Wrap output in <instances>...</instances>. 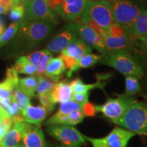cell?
Segmentation results:
<instances>
[{
    "instance_id": "cell-30",
    "label": "cell",
    "mask_w": 147,
    "mask_h": 147,
    "mask_svg": "<svg viewBox=\"0 0 147 147\" xmlns=\"http://www.w3.org/2000/svg\"><path fill=\"white\" fill-rule=\"evenodd\" d=\"M57 82H54L49 78L44 76H38V85L36 92L38 95L50 92Z\"/></svg>"
},
{
    "instance_id": "cell-25",
    "label": "cell",
    "mask_w": 147,
    "mask_h": 147,
    "mask_svg": "<svg viewBox=\"0 0 147 147\" xmlns=\"http://www.w3.org/2000/svg\"><path fill=\"white\" fill-rule=\"evenodd\" d=\"M134 38H140L147 35V8L141 12L134 26Z\"/></svg>"
},
{
    "instance_id": "cell-7",
    "label": "cell",
    "mask_w": 147,
    "mask_h": 147,
    "mask_svg": "<svg viewBox=\"0 0 147 147\" xmlns=\"http://www.w3.org/2000/svg\"><path fill=\"white\" fill-rule=\"evenodd\" d=\"M136 102L133 97L122 95L116 98L109 97L104 104L95 106V110L96 113L100 112L104 117L116 124Z\"/></svg>"
},
{
    "instance_id": "cell-37",
    "label": "cell",
    "mask_w": 147,
    "mask_h": 147,
    "mask_svg": "<svg viewBox=\"0 0 147 147\" xmlns=\"http://www.w3.org/2000/svg\"><path fill=\"white\" fill-rule=\"evenodd\" d=\"M104 34L108 35V36L113 37V38H119V37L124 36V35H127L123 29H122V27L117 23L113 24L108 29V32L104 33Z\"/></svg>"
},
{
    "instance_id": "cell-17",
    "label": "cell",
    "mask_w": 147,
    "mask_h": 147,
    "mask_svg": "<svg viewBox=\"0 0 147 147\" xmlns=\"http://www.w3.org/2000/svg\"><path fill=\"white\" fill-rule=\"evenodd\" d=\"M29 61L36 66V76H43L45 74L48 63L53 58V55L48 49H43L31 53L27 56Z\"/></svg>"
},
{
    "instance_id": "cell-54",
    "label": "cell",
    "mask_w": 147,
    "mask_h": 147,
    "mask_svg": "<svg viewBox=\"0 0 147 147\" xmlns=\"http://www.w3.org/2000/svg\"><path fill=\"white\" fill-rule=\"evenodd\" d=\"M61 147H66V146H62Z\"/></svg>"
},
{
    "instance_id": "cell-20",
    "label": "cell",
    "mask_w": 147,
    "mask_h": 147,
    "mask_svg": "<svg viewBox=\"0 0 147 147\" xmlns=\"http://www.w3.org/2000/svg\"><path fill=\"white\" fill-rule=\"evenodd\" d=\"M104 38L107 51H117L122 49L129 51L134 40L127 35H124L119 38H113L108 35L104 34Z\"/></svg>"
},
{
    "instance_id": "cell-15",
    "label": "cell",
    "mask_w": 147,
    "mask_h": 147,
    "mask_svg": "<svg viewBox=\"0 0 147 147\" xmlns=\"http://www.w3.org/2000/svg\"><path fill=\"white\" fill-rule=\"evenodd\" d=\"M73 93L70 84L66 80L56 83L49 92L51 102L55 105L71 100Z\"/></svg>"
},
{
    "instance_id": "cell-39",
    "label": "cell",
    "mask_w": 147,
    "mask_h": 147,
    "mask_svg": "<svg viewBox=\"0 0 147 147\" xmlns=\"http://www.w3.org/2000/svg\"><path fill=\"white\" fill-rule=\"evenodd\" d=\"M5 111L8 113V114L10 115L11 119L13 118V117H16L17 115H22V112L20 110L19 107H18V104H16V102L14 100L13 97H12V100L10 104L9 105L8 108L5 109Z\"/></svg>"
},
{
    "instance_id": "cell-12",
    "label": "cell",
    "mask_w": 147,
    "mask_h": 147,
    "mask_svg": "<svg viewBox=\"0 0 147 147\" xmlns=\"http://www.w3.org/2000/svg\"><path fill=\"white\" fill-rule=\"evenodd\" d=\"M78 38L71 23L62 27L60 32L47 45V49L53 53H61L69 44Z\"/></svg>"
},
{
    "instance_id": "cell-16",
    "label": "cell",
    "mask_w": 147,
    "mask_h": 147,
    "mask_svg": "<svg viewBox=\"0 0 147 147\" xmlns=\"http://www.w3.org/2000/svg\"><path fill=\"white\" fill-rule=\"evenodd\" d=\"M48 111L42 106L29 105L22 111L24 122L40 127L48 115Z\"/></svg>"
},
{
    "instance_id": "cell-52",
    "label": "cell",
    "mask_w": 147,
    "mask_h": 147,
    "mask_svg": "<svg viewBox=\"0 0 147 147\" xmlns=\"http://www.w3.org/2000/svg\"><path fill=\"white\" fill-rule=\"evenodd\" d=\"M27 0H21V4H23V3H25Z\"/></svg>"
},
{
    "instance_id": "cell-22",
    "label": "cell",
    "mask_w": 147,
    "mask_h": 147,
    "mask_svg": "<svg viewBox=\"0 0 147 147\" xmlns=\"http://www.w3.org/2000/svg\"><path fill=\"white\" fill-rule=\"evenodd\" d=\"M38 85V76H30L20 78L18 80V88L29 97L34 96Z\"/></svg>"
},
{
    "instance_id": "cell-46",
    "label": "cell",
    "mask_w": 147,
    "mask_h": 147,
    "mask_svg": "<svg viewBox=\"0 0 147 147\" xmlns=\"http://www.w3.org/2000/svg\"><path fill=\"white\" fill-rule=\"evenodd\" d=\"M0 27H1V28H5L4 18L1 16H0Z\"/></svg>"
},
{
    "instance_id": "cell-49",
    "label": "cell",
    "mask_w": 147,
    "mask_h": 147,
    "mask_svg": "<svg viewBox=\"0 0 147 147\" xmlns=\"http://www.w3.org/2000/svg\"><path fill=\"white\" fill-rule=\"evenodd\" d=\"M4 29L5 28H1V27H0V36H1V34H2L3 32H4Z\"/></svg>"
},
{
    "instance_id": "cell-42",
    "label": "cell",
    "mask_w": 147,
    "mask_h": 147,
    "mask_svg": "<svg viewBox=\"0 0 147 147\" xmlns=\"http://www.w3.org/2000/svg\"><path fill=\"white\" fill-rule=\"evenodd\" d=\"M82 110L85 117H94L96 113L95 106L89 102L82 106Z\"/></svg>"
},
{
    "instance_id": "cell-1",
    "label": "cell",
    "mask_w": 147,
    "mask_h": 147,
    "mask_svg": "<svg viewBox=\"0 0 147 147\" xmlns=\"http://www.w3.org/2000/svg\"><path fill=\"white\" fill-rule=\"evenodd\" d=\"M113 11L116 23L129 37L133 38L135 22L145 7L138 0H106Z\"/></svg>"
},
{
    "instance_id": "cell-41",
    "label": "cell",
    "mask_w": 147,
    "mask_h": 147,
    "mask_svg": "<svg viewBox=\"0 0 147 147\" xmlns=\"http://www.w3.org/2000/svg\"><path fill=\"white\" fill-rule=\"evenodd\" d=\"M89 93H73L71 100L74 102L78 103L80 105L83 106L86 103L89 102Z\"/></svg>"
},
{
    "instance_id": "cell-34",
    "label": "cell",
    "mask_w": 147,
    "mask_h": 147,
    "mask_svg": "<svg viewBox=\"0 0 147 147\" xmlns=\"http://www.w3.org/2000/svg\"><path fill=\"white\" fill-rule=\"evenodd\" d=\"M46 125L48 126L53 125H68V116L57 112L54 115L48 119Z\"/></svg>"
},
{
    "instance_id": "cell-33",
    "label": "cell",
    "mask_w": 147,
    "mask_h": 147,
    "mask_svg": "<svg viewBox=\"0 0 147 147\" xmlns=\"http://www.w3.org/2000/svg\"><path fill=\"white\" fill-rule=\"evenodd\" d=\"M82 106L78 103L74 102L72 100L67 101V102H63L61 104L58 110V113L63 114V115H69V113L76 111L77 110L82 109Z\"/></svg>"
},
{
    "instance_id": "cell-29",
    "label": "cell",
    "mask_w": 147,
    "mask_h": 147,
    "mask_svg": "<svg viewBox=\"0 0 147 147\" xmlns=\"http://www.w3.org/2000/svg\"><path fill=\"white\" fill-rule=\"evenodd\" d=\"M19 23L20 22L12 23L9 25L8 28L4 30V32L0 36V48L8 43L16 36V34H17L18 27H19Z\"/></svg>"
},
{
    "instance_id": "cell-19",
    "label": "cell",
    "mask_w": 147,
    "mask_h": 147,
    "mask_svg": "<svg viewBox=\"0 0 147 147\" xmlns=\"http://www.w3.org/2000/svg\"><path fill=\"white\" fill-rule=\"evenodd\" d=\"M66 67L61 56L52 58L47 66L45 75L54 82L59 80L61 75L65 72Z\"/></svg>"
},
{
    "instance_id": "cell-32",
    "label": "cell",
    "mask_w": 147,
    "mask_h": 147,
    "mask_svg": "<svg viewBox=\"0 0 147 147\" xmlns=\"http://www.w3.org/2000/svg\"><path fill=\"white\" fill-rule=\"evenodd\" d=\"M25 10L23 4H19L14 6L9 11L8 16L10 20L13 23H18L21 22V20L25 16Z\"/></svg>"
},
{
    "instance_id": "cell-44",
    "label": "cell",
    "mask_w": 147,
    "mask_h": 147,
    "mask_svg": "<svg viewBox=\"0 0 147 147\" xmlns=\"http://www.w3.org/2000/svg\"><path fill=\"white\" fill-rule=\"evenodd\" d=\"M61 56L62 59H63L64 63H65V67H67L69 70H70V69L72 68L75 65V64H76L77 61L74 59H72V58L68 57L63 56V55H61Z\"/></svg>"
},
{
    "instance_id": "cell-23",
    "label": "cell",
    "mask_w": 147,
    "mask_h": 147,
    "mask_svg": "<svg viewBox=\"0 0 147 147\" xmlns=\"http://www.w3.org/2000/svg\"><path fill=\"white\" fill-rule=\"evenodd\" d=\"M70 86L74 93H89L90 90L94 89H103L105 86V82L99 80L93 84H85L80 78H77L70 82Z\"/></svg>"
},
{
    "instance_id": "cell-3",
    "label": "cell",
    "mask_w": 147,
    "mask_h": 147,
    "mask_svg": "<svg viewBox=\"0 0 147 147\" xmlns=\"http://www.w3.org/2000/svg\"><path fill=\"white\" fill-rule=\"evenodd\" d=\"M102 55L101 63L113 67L125 76L132 75L142 78L144 69L127 50L106 51Z\"/></svg>"
},
{
    "instance_id": "cell-53",
    "label": "cell",
    "mask_w": 147,
    "mask_h": 147,
    "mask_svg": "<svg viewBox=\"0 0 147 147\" xmlns=\"http://www.w3.org/2000/svg\"><path fill=\"white\" fill-rule=\"evenodd\" d=\"M0 147H3V146H1V145H0Z\"/></svg>"
},
{
    "instance_id": "cell-45",
    "label": "cell",
    "mask_w": 147,
    "mask_h": 147,
    "mask_svg": "<svg viewBox=\"0 0 147 147\" xmlns=\"http://www.w3.org/2000/svg\"><path fill=\"white\" fill-rule=\"evenodd\" d=\"M9 117H10V115L5 111L4 108H3L0 106V122L1 121H3L5 119L9 118Z\"/></svg>"
},
{
    "instance_id": "cell-40",
    "label": "cell",
    "mask_w": 147,
    "mask_h": 147,
    "mask_svg": "<svg viewBox=\"0 0 147 147\" xmlns=\"http://www.w3.org/2000/svg\"><path fill=\"white\" fill-rule=\"evenodd\" d=\"M19 4H21V0H0V6L5 11L6 14L14 6Z\"/></svg>"
},
{
    "instance_id": "cell-11",
    "label": "cell",
    "mask_w": 147,
    "mask_h": 147,
    "mask_svg": "<svg viewBox=\"0 0 147 147\" xmlns=\"http://www.w3.org/2000/svg\"><path fill=\"white\" fill-rule=\"evenodd\" d=\"M71 23L78 38L89 45L91 49L93 48L95 50L100 51L102 54L107 51L103 35L99 34L87 25L78 22H72Z\"/></svg>"
},
{
    "instance_id": "cell-43",
    "label": "cell",
    "mask_w": 147,
    "mask_h": 147,
    "mask_svg": "<svg viewBox=\"0 0 147 147\" xmlns=\"http://www.w3.org/2000/svg\"><path fill=\"white\" fill-rule=\"evenodd\" d=\"M5 78H8L9 80H12V82H14L16 84H18V80H19V78H18V73L17 71L15 70V69L14 68L13 66L10 67H8L6 70V77Z\"/></svg>"
},
{
    "instance_id": "cell-5",
    "label": "cell",
    "mask_w": 147,
    "mask_h": 147,
    "mask_svg": "<svg viewBox=\"0 0 147 147\" xmlns=\"http://www.w3.org/2000/svg\"><path fill=\"white\" fill-rule=\"evenodd\" d=\"M116 125L136 135L147 136V102H136Z\"/></svg>"
},
{
    "instance_id": "cell-10",
    "label": "cell",
    "mask_w": 147,
    "mask_h": 147,
    "mask_svg": "<svg viewBox=\"0 0 147 147\" xmlns=\"http://www.w3.org/2000/svg\"><path fill=\"white\" fill-rule=\"evenodd\" d=\"M136 134L120 127H115L110 134L104 138H93L84 135L86 141L91 143L92 147H127L129 141Z\"/></svg>"
},
{
    "instance_id": "cell-18",
    "label": "cell",
    "mask_w": 147,
    "mask_h": 147,
    "mask_svg": "<svg viewBox=\"0 0 147 147\" xmlns=\"http://www.w3.org/2000/svg\"><path fill=\"white\" fill-rule=\"evenodd\" d=\"M92 49L80 38H77L61 52V55L78 61L84 55L91 53Z\"/></svg>"
},
{
    "instance_id": "cell-47",
    "label": "cell",
    "mask_w": 147,
    "mask_h": 147,
    "mask_svg": "<svg viewBox=\"0 0 147 147\" xmlns=\"http://www.w3.org/2000/svg\"><path fill=\"white\" fill-rule=\"evenodd\" d=\"M138 1L144 5L145 8H147V0H138Z\"/></svg>"
},
{
    "instance_id": "cell-13",
    "label": "cell",
    "mask_w": 147,
    "mask_h": 147,
    "mask_svg": "<svg viewBox=\"0 0 147 147\" xmlns=\"http://www.w3.org/2000/svg\"><path fill=\"white\" fill-rule=\"evenodd\" d=\"M22 141L25 147H47L41 128L34 125L27 123Z\"/></svg>"
},
{
    "instance_id": "cell-24",
    "label": "cell",
    "mask_w": 147,
    "mask_h": 147,
    "mask_svg": "<svg viewBox=\"0 0 147 147\" xmlns=\"http://www.w3.org/2000/svg\"><path fill=\"white\" fill-rule=\"evenodd\" d=\"M13 67L18 74H24L30 76L36 74V66L29 61L27 56H22L18 57L16 60L15 64Z\"/></svg>"
},
{
    "instance_id": "cell-9",
    "label": "cell",
    "mask_w": 147,
    "mask_h": 147,
    "mask_svg": "<svg viewBox=\"0 0 147 147\" xmlns=\"http://www.w3.org/2000/svg\"><path fill=\"white\" fill-rule=\"evenodd\" d=\"M47 131L66 147H80L86 141L83 134L73 126L68 125H49Z\"/></svg>"
},
{
    "instance_id": "cell-14",
    "label": "cell",
    "mask_w": 147,
    "mask_h": 147,
    "mask_svg": "<svg viewBox=\"0 0 147 147\" xmlns=\"http://www.w3.org/2000/svg\"><path fill=\"white\" fill-rule=\"evenodd\" d=\"M27 123L19 122L12 124V127L7 132L0 145L3 147H18L23 140Z\"/></svg>"
},
{
    "instance_id": "cell-31",
    "label": "cell",
    "mask_w": 147,
    "mask_h": 147,
    "mask_svg": "<svg viewBox=\"0 0 147 147\" xmlns=\"http://www.w3.org/2000/svg\"><path fill=\"white\" fill-rule=\"evenodd\" d=\"M12 97H13L14 100L16 102V104H18L21 112L23 110H25L27 106L31 105V97L24 94L23 92L20 91L18 87H16L14 90L13 93H12Z\"/></svg>"
},
{
    "instance_id": "cell-6",
    "label": "cell",
    "mask_w": 147,
    "mask_h": 147,
    "mask_svg": "<svg viewBox=\"0 0 147 147\" xmlns=\"http://www.w3.org/2000/svg\"><path fill=\"white\" fill-rule=\"evenodd\" d=\"M49 8L63 21L72 23L83 13L86 0H47Z\"/></svg>"
},
{
    "instance_id": "cell-35",
    "label": "cell",
    "mask_w": 147,
    "mask_h": 147,
    "mask_svg": "<svg viewBox=\"0 0 147 147\" xmlns=\"http://www.w3.org/2000/svg\"><path fill=\"white\" fill-rule=\"evenodd\" d=\"M67 116H68V125L71 126L80 123L85 117L82 109L74 111L67 115Z\"/></svg>"
},
{
    "instance_id": "cell-2",
    "label": "cell",
    "mask_w": 147,
    "mask_h": 147,
    "mask_svg": "<svg viewBox=\"0 0 147 147\" xmlns=\"http://www.w3.org/2000/svg\"><path fill=\"white\" fill-rule=\"evenodd\" d=\"M53 24L46 21L21 20L16 40L27 49L36 47L47 39L53 32Z\"/></svg>"
},
{
    "instance_id": "cell-26",
    "label": "cell",
    "mask_w": 147,
    "mask_h": 147,
    "mask_svg": "<svg viewBox=\"0 0 147 147\" xmlns=\"http://www.w3.org/2000/svg\"><path fill=\"white\" fill-rule=\"evenodd\" d=\"M125 91L123 95L126 97H131L141 91V85L139 78L132 75L125 76Z\"/></svg>"
},
{
    "instance_id": "cell-51",
    "label": "cell",
    "mask_w": 147,
    "mask_h": 147,
    "mask_svg": "<svg viewBox=\"0 0 147 147\" xmlns=\"http://www.w3.org/2000/svg\"><path fill=\"white\" fill-rule=\"evenodd\" d=\"M18 147H25V146H24L23 144H22V143H21V144H20V145L18 146Z\"/></svg>"
},
{
    "instance_id": "cell-55",
    "label": "cell",
    "mask_w": 147,
    "mask_h": 147,
    "mask_svg": "<svg viewBox=\"0 0 147 147\" xmlns=\"http://www.w3.org/2000/svg\"></svg>"
},
{
    "instance_id": "cell-50",
    "label": "cell",
    "mask_w": 147,
    "mask_h": 147,
    "mask_svg": "<svg viewBox=\"0 0 147 147\" xmlns=\"http://www.w3.org/2000/svg\"><path fill=\"white\" fill-rule=\"evenodd\" d=\"M87 1H91V2H95V1H98L100 0H86Z\"/></svg>"
},
{
    "instance_id": "cell-48",
    "label": "cell",
    "mask_w": 147,
    "mask_h": 147,
    "mask_svg": "<svg viewBox=\"0 0 147 147\" xmlns=\"http://www.w3.org/2000/svg\"><path fill=\"white\" fill-rule=\"evenodd\" d=\"M6 14V12H5V11L3 10L1 6H0V14Z\"/></svg>"
},
{
    "instance_id": "cell-4",
    "label": "cell",
    "mask_w": 147,
    "mask_h": 147,
    "mask_svg": "<svg viewBox=\"0 0 147 147\" xmlns=\"http://www.w3.org/2000/svg\"><path fill=\"white\" fill-rule=\"evenodd\" d=\"M89 21L96 24L104 33H106L116 23L113 11L106 0L95 2L87 1L83 13L79 18L78 23Z\"/></svg>"
},
{
    "instance_id": "cell-21",
    "label": "cell",
    "mask_w": 147,
    "mask_h": 147,
    "mask_svg": "<svg viewBox=\"0 0 147 147\" xmlns=\"http://www.w3.org/2000/svg\"><path fill=\"white\" fill-rule=\"evenodd\" d=\"M102 55H96L93 54V53H89V54L84 55L82 58L77 61L75 65L67 73V76L70 77L73 72L78 71V69L81 68H88V67H92L100 61L102 59Z\"/></svg>"
},
{
    "instance_id": "cell-27",
    "label": "cell",
    "mask_w": 147,
    "mask_h": 147,
    "mask_svg": "<svg viewBox=\"0 0 147 147\" xmlns=\"http://www.w3.org/2000/svg\"><path fill=\"white\" fill-rule=\"evenodd\" d=\"M130 50L133 51L135 54L139 55L142 59H146L147 61V35L140 38H134Z\"/></svg>"
},
{
    "instance_id": "cell-8",
    "label": "cell",
    "mask_w": 147,
    "mask_h": 147,
    "mask_svg": "<svg viewBox=\"0 0 147 147\" xmlns=\"http://www.w3.org/2000/svg\"><path fill=\"white\" fill-rule=\"evenodd\" d=\"M25 13L22 20L49 22L57 25L58 16L49 8L47 0H27L23 3Z\"/></svg>"
},
{
    "instance_id": "cell-38",
    "label": "cell",
    "mask_w": 147,
    "mask_h": 147,
    "mask_svg": "<svg viewBox=\"0 0 147 147\" xmlns=\"http://www.w3.org/2000/svg\"><path fill=\"white\" fill-rule=\"evenodd\" d=\"M12 124L13 123H12L11 117H9V118L5 119L3 121L0 122V142L2 141L7 132L12 127Z\"/></svg>"
},
{
    "instance_id": "cell-28",
    "label": "cell",
    "mask_w": 147,
    "mask_h": 147,
    "mask_svg": "<svg viewBox=\"0 0 147 147\" xmlns=\"http://www.w3.org/2000/svg\"><path fill=\"white\" fill-rule=\"evenodd\" d=\"M16 87H18L17 84L8 78L0 82V100L12 97L14 90Z\"/></svg>"
},
{
    "instance_id": "cell-36",
    "label": "cell",
    "mask_w": 147,
    "mask_h": 147,
    "mask_svg": "<svg viewBox=\"0 0 147 147\" xmlns=\"http://www.w3.org/2000/svg\"><path fill=\"white\" fill-rule=\"evenodd\" d=\"M38 100H39L42 106L46 108L48 113H51L55 109V104H53L51 102L50 95L49 93H42V94L38 95Z\"/></svg>"
}]
</instances>
